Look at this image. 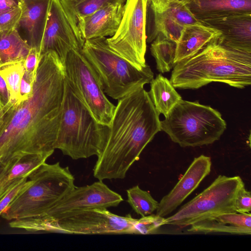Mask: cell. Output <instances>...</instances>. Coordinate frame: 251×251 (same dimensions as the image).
I'll use <instances>...</instances> for the list:
<instances>
[{
	"label": "cell",
	"instance_id": "cell-26",
	"mask_svg": "<svg viewBox=\"0 0 251 251\" xmlns=\"http://www.w3.org/2000/svg\"><path fill=\"white\" fill-rule=\"evenodd\" d=\"M126 193L127 202L133 210L141 217L151 215L156 210L159 202L149 192L142 190L139 185L127 189Z\"/></svg>",
	"mask_w": 251,
	"mask_h": 251
},
{
	"label": "cell",
	"instance_id": "cell-24",
	"mask_svg": "<svg viewBox=\"0 0 251 251\" xmlns=\"http://www.w3.org/2000/svg\"><path fill=\"white\" fill-rule=\"evenodd\" d=\"M148 92L150 97L159 114L165 117L175 105L182 99L172 83L161 74L153 78Z\"/></svg>",
	"mask_w": 251,
	"mask_h": 251
},
{
	"label": "cell",
	"instance_id": "cell-18",
	"mask_svg": "<svg viewBox=\"0 0 251 251\" xmlns=\"http://www.w3.org/2000/svg\"><path fill=\"white\" fill-rule=\"evenodd\" d=\"M125 4L107 5L94 13L81 18L77 25L82 38L86 40L112 36L122 20Z\"/></svg>",
	"mask_w": 251,
	"mask_h": 251
},
{
	"label": "cell",
	"instance_id": "cell-9",
	"mask_svg": "<svg viewBox=\"0 0 251 251\" xmlns=\"http://www.w3.org/2000/svg\"><path fill=\"white\" fill-rule=\"evenodd\" d=\"M81 49L73 50L68 53L64 63L65 79L96 120L109 126L116 106L106 97Z\"/></svg>",
	"mask_w": 251,
	"mask_h": 251
},
{
	"label": "cell",
	"instance_id": "cell-37",
	"mask_svg": "<svg viewBox=\"0 0 251 251\" xmlns=\"http://www.w3.org/2000/svg\"><path fill=\"white\" fill-rule=\"evenodd\" d=\"M170 0L176 1V2L182 3L186 4L187 3H188L191 0Z\"/></svg>",
	"mask_w": 251,
	"mask_h": 251
},
{
	"label": "cell",
	"instance_id": "cell-20",
	"mask_svg": "<svg viewBox=\"0 0 251 251\" xmlns=\"http://www.w3.org/2000/svg\"><path fill=\"white\" fill-rule=\"evenodd\" d=\"M189 232L204 234L226 233L232 234L251 235L250 213H230L212 216L190 226Z\"/></svg>",
	"mask_w": 251,
	"mask_h": 251
},
{
	"label": "cell",
	"instance_id": "cell-30",
	"mask_svg": "<svg viewBox=\"0 0 251 251\" xmlns=\"http://www.w3.org/2000/svg\"><path fill=\"white\" fill-rule=\"evenodd\" d=\"M21 14L20 6L0 15V31L17 29Z\"/></svg>",
	"mask_w": 251,
	"mask_h": 251
},
{
	"label": "cell",
	"instance_id": "cell-32",
	"mask_svg": "<svg viewBox=\"0 0 251 251\" xmlns=\"http://www.w3.org/2000/svg\"><path fill=\"white\" fill-rule=\"evenodd\" d=\"M235 211L237 213H250L251 210V194L245 185L238 190L234 202Z\"/></svg>",
	"mask_w": 251,
	"mask_h": 251
},
{
	"label": "cell",
	"instance_id": "cell-4",
	"mask_svg": "<svg viewBox=\"0 0 251 251\" xmlns=\"http://www.w3.org/2000/svg\"><path fill=\"white\" fill-rule=\"evenodd\" d=\"M107 128L96 120L65 79L55 149L74 160L97 155Z\"/></svg>",
	"mask_w": 251,
	"mask_h": 251
},
{
	"label": "cell",
	"instance_id": "cell-6",
	"mask_svg": "<svg viewBox=\"0 0 251 251\" xmlns=\"http://www.w3.org/2000/svg\"><path fill=\"white\" fill-rule=\"evenodd\" d=\"M28 178L33 183L3 210L2 218L11 221L42 215L75 187L69 168L62 167L59 162L43 163Z\"/></svg>",
	"mask_w": 251,
	"mask_h": 251
},
{
	"label": "cell",
	"instance_id": "cell-12",
	"mask_svg": "<svg viewBox=\"0 0 251 251\" xmlns=\"http://www.w3.org/2000/svg\"><path fill=\"white\" fill-rule=\"evenodd\" d=\"M84 42L74 16L60 0H51L40 57L48 52L52 51L64 65L69 52L81 49Z\"/></svg>",
	"mask_w": 251,
	"mask_h": 251
},
{
	"label": "cell",
	"instance_id": "cell-1",
	"mask_svg": "<svg viewBox=\"0 0 251 251\" xmlns=\"http://www.w3.org/2000/svg\"><path fill=\"white\" fill-rule=\"evenodd\" d=\"M65 88L64 66L57 54L40 56L32 95L0 108V162L53 153Z\"/></svg>",
	"mask_w": 251,
	"mask_h": 251
},
{
	"label": "cell",
	"instance_id": "cell-29",
	"mask_svg": "<svg viewBox=\"0 0 251 251\" xmlns=\"http://www.w3.org/2000/svg\"><path fill=\"white\" fill-rule=\"evenodd\" d=\"M165 219L156 214L136 219L133 226L134 234L147 235L156 233L161 226L165 225Z\"/></svg>",
	"mask_w": 251,
	"mask_h": 251
},
{
	"label": "cell",
	"instance_id": "cell-25",
	"mask_svg": "<svg viewBox=\"0 0 251 251\" xmlns=\"http://www.w3.org/2000/svg\"><path fill=\"white\" fill-rule=\"evenodd\" d=\"M176 42L159 34L151 44V51L154 57L157 70L161 73L170 71L175 65Z\"/></svg>",
	"mask_w": 251,
	"mask_h": 251
},
{
	"label": "cell",
	"instance_id": "cell-22",
	"mask_svg": "<svg viewBox=\"0 0 251 251\" xmlns=\"http://www.w3.org/2000/svg\"><path fill=\"white\" fill-rule=\"evenodd\" d=\"M220 35L218 30L201 23L185 26L176 43L175 65L194 55Z\"/></svg>",
	"mask_w": 251,
	"mask_h": 251
},
{
	"label": "cell",
	"instance_id": "cell-28",
	"mask_svg": "<svg viewBox=\"0 0 251 251\" xmlns=\"http://www.w3.org/2000/svg\"><path fill=\"white\" fill-rule=\"evenodd\" d=\"M24 62L9 64L0 69V74L5 80L9 92V102L12 103L19 98L21 82L25 72Z\"/></svg>",
	"mask_w": 251,
	"mask_h": 251
},
{
	"label": "cell",
	"instance_id": "cell-34",
	"mask_svg": "<svg viewBox=\"0 0 251 251\" xmlns=\"http://www.w3.org/2000/svg\"><path fill=\"white\" fill-rule=\"evenodd\" d=\"M34 82V80H31L24 72L20 87L19 98L17 101L25 100L32 95Z\"/></svg>",
	"mask_w": 251,
	"mask_h": 251
},
{
	"label": "cell",
	"instance_id": "cell-36",
	"mask_svg": "<svg viewBox=\"0 0 251 251\" xmlns=\"http://www.w3.org/2000/svg\"><path fill=\"white\" fill-rule=\"evenodd\" d=\"M22 0H0V15L21 6Z\"/></svg>",
	"mask_w": 251,
	"mask_h": 251
},
{
	"label": "cell",
	"instance_id": "cell-23",
	"mask_svg": "<svg viewBox=\"0 0 251 251\" xmlns=\"http://www.w3.org/2000/svg\"><path fill=\"white\" fill-rule=\"evenodd\" d=\"M30 49L17 29L0 31V69L9 64L24 62Z\"/></svg>",
	"mask_w": 251,
	"mask_h": 251
},
{
	"label": "cell",
	"instance_id": "cell-21",
	"mask_svg": "<svg viewBox=\"0 0 251 251\" xmlns=\"http://www.w3.org/2000/svg\"><path fill=\"white\" fill-rule=\"evenodd\" d=\"M186 5L200 23L251 14V0H191Z\"/></svg>",
	"mask_w": 251,
	"mask_h": 251
},
{
	"label": "cell",
	"instance_id": "cell-13",
	"mask_svg": "<svg viewBox=\"0 0 251 251\" xmlns=\"http://www.w3.org/2000/svg\"><path fill=\"white\" fill-rule=\"evenodd\" d=\"M199 23L185 4L170 0L156 3L147 2L148 43L152 42L159 34L176 43L185 26Z\"/></svg>",
	"mask_w": 251,
	"mask_h": 251
},
{
	"label": "cell",
	"instance_id": "cell-19",
	"mask_svg": "<svg viewBox=\"0 0 251 251\" xmlns=\"http://www.w3.org/2000/svg\"><path fill=\"white\" fill-rule=\"evenodd\" d=\"M51 155L28 154L14 158L6 163L0 162V201Z\"/></svg>",
	"mask_w": 251,
	"mask_h": 251
},
{
	"label": "cell",
	"instance_id": "cell-15",
	"mask_svg": "<svg viewBox=\"0 0 251 251\" xmlns=\"http://www.w3.org/2000/svg\"><path fill=\"white\" fill-rule=\"evenodd\" d=\"M211 166L210 157L202 154L195 157L174 187L161 199L156 214L164 217L175 210L209 174Z\"/></svg>",
	"mask_w": 251,
	"mask_h": 251
},
{
	"label": "cell",
	"instance_id": "cell-16",
	"mask_svg": "<svg viewBox=\"0 0 251 251\" xmlns=\"http://www.w3.org/2000/svg\"><path fill=\"white\" fill-rule=\"evenodd\" d=\"M221 32L217 41L221 45L251 53V14H244L201 22Z\"/></svg>",
	"mask_w": 251,
	"mask_h": 251
},
{
	"label": "cell",
	"instance_id": "cell-14",
	"mask_svg": "<svg viewBox=\"0 0 251 251\" xmlns=\"http://www.w3.org/2000/svg\"><path fill=\"white\" fill-rule=\"evenodd\" d=\"M122 201L120 195L99 180L90 185L75 186L42 215L57 220L84 209L115 207Z\"/></svg>",
	"mask_w": 251,
	"mask_h": 251
},
{
	"label": "cell",
	"instance_id": "cell-35",
	"mask_svg": "<svg viewBox=\"0 0 251 251\" xmlns=\"http://www.w3.org/2000/svg\"><path fill=\"white\" fill-rule=\"evenodd\" d=\"M10 101V94L5 80L0 74V108Z\"/></svg>",
	"mask_w": 251,
	"mask_h": 251
},
{
	"label": "cell",
	"instance_id": "cell-31",
	"mask_svg": "<svg viewBox=\"0 0 251 251\" xmlns=\"http://www.w3.org/2000/svg\"><path fill=\"white\" fill-rule=\"evenodd\" d=\"M33 183V180L26 178L7 193L0 201V216L9 204Z\"/></svg>",
	"mask_w": 251,
	"mask_h": 251
},
{
	"label": "cell",
	"instance_id": "cell-2",
	"mask_svg": "<svg viewBox=\"0 0 251 251\" xmlns=\"http://www.w3.org/2000/svg\"><path fill=\"white\" fill-rule=\"evenodd\" d=\"M159 115L144 87L118 100L97 155L99 180L123 179L146 146L161 130Z\"/></svg>",
	"mask_w": 251,
	"mask_h": 251
},
{
	"label": "cell",
	"instance_id": "cell-27",
	"mask_svg": "<svg viewBox=\"0 0 251 251\" xmlns=\"http://www.w3.org/2000/svg\"><path fill=\"white\" fill-rule=\"evenodd\" d=\"M77 21L110 4H125L126 0H60Z\"/></svg>",
	"mask_w": 251,
	"mask_h": 251
},
{
	"label": "cell",
	"instance_id": "cell-33",
	"mask_svg": "<svg viewBox=\"0 0 251 251\" xmlns=\"http://www.w3.org/2000/svg\"><path fill=\"white\" fill-rule=\"evenodd\" d=\"M40 60V54L35 49L31 48L25 62V73L32 80H34Z\"/></svg>",
	"mask_w": 251,
	"mask_h": 251
},
{
	"label": "cell",
	"instance_id": "cell-10",
	"mask_svg": "<svg viewBox=\"0 0 251 251\" xmlns=\"http://www.w3.org/2000/svg\"><path fill=\"white\" fill-rule=\"evenodd\" d=\"M147 0H126L119 27L110 38L109 47L116 53L141 70L147 65L146 7Z\"/></svg>",
	"mask_w": 251,
	"mask_h": 251
},
{
	"label": "cell",
	"instance_id": "cell-8",
	"mask_svg": "<svg viewBox=\"0 0 251 251\" xmlns=\"http://www.w3.org/2000/svg\"><path fill=\"white\" fill-rule=\"evenodd\" d=\"M244 185L239 176L219 175L208 187L165 218V225L187 226L212 216L236 212L235 197Z\"/></svg>",
	"mask_w": 251,
	"mask_h": 251
},
{
	"label": "cell",
	"instance_id": "cell-38",
	"mask_svg": "<svg viewBox=\"0 0 251 251\" xmlns=\"http://www.w3.org/2000/svg\"><path fill=\"white\" fill-rule=\"evenodd\" d=\"M161 0H147L148 1L152 3H157Z\"/></svg>",
	"mask_w": 251,
	"mask_h": 251
},
{
	"label": "cell",
	"instance_id": "cell-5",
	"mask_svg": "<svg viewBox=\"0 0 251 251\" xmlns=\"http://www.w3.org/2000/svg\"><path fill=\"white\" fill-rule=\"evenodd\" d=\"M81 51L105 94L119 100L150 83L154 74L148 65L139 70L114 51L105 37L86 40Z\"/></svg>",
	"mask_w": 251,
	"mask_h": 251
},
{
	"label": "cell",
	"instance_id": "cell-17",
	"mask_svg": "<svg viewBox=\"0 0 251 251\" xmlns=\"http://www.w3.org/2000/svg\"><path fill=\"white\" fill-rule=\"evenodd\" d=\"M51 0H22V14L17 30L23 31L31 48L40 54Z\"/></svg>",
	"mask_w": 251,
	"mask_h": 251
},
{
	"label": "cell",
	"instance_id": "cell-11",
	"mask_svg": "<svg viewBox=\"0 0 251 251\" xmlns=\"http://www.w3.org/2000/svg\"><path fill=\"white\" fill-rule=\"evenodd\" d=\"M51 219L52 232L74 234H134L136 220L129 214L119 216L104 208L84 209L57 220Z\"/></svg>",
	"mask_w": 251,
	"mask_h": 251
},
{
	"label": "cell",
	"instance_id": "cell-3",
	"mask_svg": "<svg viewBox=\"0 0 251 251\" xmlns=\"http://www.w3.org/2000/svg\"><path fill=\"white\" fill-rule=\"evenodd\" d=\"M217 39L176 64L170 79L175 88L197 89L212 82L240 89L251 84V53L223 46Z\"/></svg>",
	"mask_w": 251,
	"mask_h": 251
},
{
	"label": "cell",
	"instance_id": "cell-7",
	"mask_svg": "<svg viewBox=\"0 0 251 251\" xmlns=\"http://www.w3.org/2000/svg\"><path fill=\"white\" fill-rule=\"evenodd\" d=\"M161 129L181 147L208 145L218 140L226 127L221 114L198 101L180 100L160 121Z\"/></svg>",
	"mask_w": 251,
	"mask_h": 251
}]
</instances>
